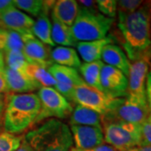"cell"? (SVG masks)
<instances>
[{"label":"cell","instance_id":"obj_7","mask_svg":"<svg viewBox=\"0 0 151 151\" xmlns=\"http://www.w3.org/2000/svg\"><path fill=\"white\" fill-rule=\"evenodd\" d=\"M37 96L41 104V109L35 120V124L48 118L65 119L71 114V104L54 87L42 86L38 90Z\"/></svg>","mask_w":151,"mask_h":151},{"label":"cell","instance_id":"obj_22","mask_svg":"<svg viewBox=\"0 0 151 151\" xmlns=\"http://www.w3.org/2000/svg\"><path fill=\"white\" fill-rule=\"evenodd\" d=\"M51 27V39L54 44L60 45L65 47H75L78 41L74 37L71 27L64 24L52 19Z\"/></svg>","mask_w":151,"mask_h":151},{"label":"cell","instance_id":"obj_27","mask_svg":"<svg viewBox=\"0 0 151 151\" xmlns=\"http://www.w3.org/2000/svg\"><path fill=\"white\" fill-rule=\"evenodd\" d=\"M22 144L19 136L7 132L0 133V151H15Z\"/></svg>","mask_w":151,"mask_h":151},{"label":"cell","instance_id":"obj_14","mask_svg":"<svg viewBox=\"0 0 151 151\" xmlns=\"http://www.w3.org/2000/svg\"><path fill=\"white\" fill-rule=\"evenodd\" d=\"M101 58L103 59V62L106 63V65L117 68L128 77L130 61L127 55L124 53V50L119 45H114L113 43L105 45L103 50Z\"/></svg>","mask_w":151,"mask_h":151},{"label":"cell","instance_id":"obj_29","mask_svg":"<svg viewBox=\"0 0 151 151\" xmlns=\"http://www.w3.org/2000/svg\"><path fill=\"white\" fill-rule=\"evenodd\" d=\"M142 0H120L117 1L118 13L130 14L139 9L143 5Z\"/></svg>","mask_w":151,"mask_h":151},{"label":"cell","instance_id":"obj_10","mask_svg":"<svg viewBox=\"0 0 151 151\" xmlns=\"http://www.w3.org/2000/svg\"><path fill=\"white\" fill-rule=\"evenodd\" d=\"M150 61L146 59L136 60L130 63L128 75V94L146 97V79L150 71Z\"/></svg>","mask_w":151,"mask_h":151},{"label":"cell","instance_id":"obj_30","mask_svg":"<svg viewBox=\"0 0 151 151\" xmlns=\"http://www.w3.org/2000/svg\"><path fill=\"white\" fill-rule=\"evenodd\" d=\"M142 145L151 146V114L141 125Z\"/></svg>","mask_w":151,"mask_h":151},{"label":"cell","instance_id":"obj_38","mask_svg":"<svg viewBox=\"0 0 151 151\" xmlns=\"http://www.w3.org/2000/svg\"><path fill=\"white\" fill-rule=\"evenodd\" d=\"M128 151H151V146L140 145L133 148V149H131Z\"/></svg>","mask_w":151,"mask_h":151},{"label":"cell","instance_id":"obj_1","mask_svg":"<svg viewBox=\"0 0 151 151\" xmlns=\"http://www.w3.org/2000/svg\"><path fill=\"white\" fill-rule=\"evenodd\" d=\"M118 27L124 40L127 56L136 60L151 58V2L130 14L119 13Z\"/></svg>","mask_w":151,"mask_h":151},{"label":"cell","instance_id":"obj_28","mask_svg":"<svg viewBox=\"0 0 151 151\" xmlns=\"http://www.w3.org/2000/svg\"><path fill=\"white\" fill-rule=\"evenodd\" d=\"M97 8L100 14L113 19L116 16L118 11L117 1L115 0H98Z\"/></svg>","mask_w":151,"mask_h":151},{"label":"cell","instance_id":"obj_3","mask_svg":"<svg viewBox=\"0 0 151 151\" xmlns=\"http://www.w3.org/2000/svg\"><path fill=\"white\" fill-rule=\"evenodd\" d=\"M24 141L34 151H71L74 145L69 126L57 119H50L29 131Z\"/></svg>","mask_w":151,"mask_h":151},{"label":"cell","instance_id":"obj_15","mask_svg":"<svg viewBox=\"0 0 151 151\" xmlns=\"http://www.w3.org/2000/svg\"><path fill=\"white\" fill-rule=\"evenodd\" d=\"M51 10L52 19L71 27L78 14L79 4L75 0H59L55 1Z\"/></svg>","mask_w":151,"mask_h":151},{"label":"cell","instance_id":"obj_18","mask_svg":"<svg viewBox=\"0 0 151 151\" xmlns=\"http://www.w3.org/2000/svg\"><path fill=\"white\" fill-rule=\"evenodd\" d=\"M32 36V34L24 35L0 28V51L6 53L15 50H22L25 41Z\"/></svg>","mask_w":151,"mask_h":151},{"label":"cell","instance_id":"obj_24","mask_svg":"<svg viewBox=\"0 0 151 151\" xmlns=\"http://www.w3.org/2000/svg\"><path fill=\"white\" fill-rule=\"evenodd\" d=\"M51 22L47 14H42L37 17L32 28V34L35 37L45 45L55 47V45L51 39Z\"/></svg>","mask_w":151,"mask_h":151},{"label":"cell","instance_id":"obj_9","mask_svg":"<svg viewBox=\"0 0 151 151\" xmlns=\"http://www.w3.org/2000/svg\"><path fill=\"white\" fill-rule=\"evenodd\" d=\"M128 77L121 70L104 64L101 71L103 92L113 97H125L128 95Z\"/></svg>","mask_w":151,"mask_h":151},{"label":"cell","instance_id":"obj_25","mask_svg":"<svg viewBox=\"0 0 151 151\" xmlns=\"http://www.w3.org/2000/svg\"><path fill=\"white\" fill-rule=\"evenodd\" d=\"M26 75L41 86L54 87L57 84V81L49 72L48 69L40 65L29 64L26 69Z\"/></svg>","mask_w":151,"mask_h":151},{"label":"cell","instance_id":"obj_31","mask_svg":"<svg viewBox=\"0 0 151 151\" xmlns=\"http://www.w3.org/2000/svg\"><path fill=\"white\" fill-rule=\"evenodd\" d=\"M54 88L59 92L60 94H61L63 97H65L66 100L70 101V102H74L75 87L57 82V84L54 86Z\"/></svg>","mask_w":151,"mask_h":151},{"label":"cell","instance_id":"obj_32","mask_svg":"<svg viewBox=\"0 0 151 151\" xmlns=\"http://www.w3.org/2000/svg\"><path fill=\"white\" fill-rule=\"evenodd\" d=\"M145 92H146V100L147 103L150 108V112L151 114V69L148 73L147 79H146V86H145Z\"/></svg>","mask_w":151,"mask_h":151},{"label":"cell","instance_id":"obj_8","mask_svg":"<svg viewBox=\"0 0 151 151\" xmlns=\"http://www.w3.org/2000/svg\"><path fill=\"white\" fill-rule=\"evenodd\" d=\"M150 114V112L146 97L128 94L118 108L111 113L103 117L102 119L119 120L136 125H142Z\"/></svg>","mask_w":151,"mask_h":151},{"label":"cell","instance_id":"obj_21","mask_svg":"<svg viewBox=\"0 0 151 151\" xmlns=\"http://www.w3.org/2000/svg\"><path fill=\"white\" fill-rule=\"evenodd\" d=\"M103 65V62L100 60L92 62H85L79 67V71L84 82L99 91H103L101 86V71Z\"/></svg>","mask_w":151,"mask_h":151},{"label":"cell","instance_id":"obj_17","mask_svg":"<svg viewBox=\"0 0 151 151\" xmlns=\"http://www.w3.org/2000/svg\"><path fill=\"white\" fill-rule=\"evenodd\" d=\"M48 70L58 83L73 86L75 88L85 83L75 68L53 64L49 67Z\"/></svg>","mask_w":151,"mask_h":151},{"label":"cell","instance_id":"obj_39","mask_svg":"<svg viewBox=\"0 0 151 151\" xmlns=\"http://www.w3.org/2000/svg\"><path fill=\"white\" fill-rule=\"evenodd\" d=\"M4 106H5V101H4V96L3 94V95H0V116L1 117H2L3 112H4Z\"/></svg>","mask_w":151,"mask_h":151},{"label":"cell","instance_id":"obj_36","mask_svg":"<svg viewBox=\"0 0 151 151\" xmlns=\"http://www.w3.org/2000/svg\"><path fill=\"white\" fill-rule=\"evenodd\" d=\"M88 151H116L114 149H113L112 146L108 145H101L97 146L96 148L92 149L91 150Z\"/></svg>","mask_w":151,"mask_h":151},{"label":"cell","instance_id":"obj_26","mask_svg":"<svg viewBox=\"0 0 151 151\" xmlns=\"http://www.w3.org/2000/svg\"><path fill=\"white\" fill-rule=\"evenodd\" d=\"M5 62L7 67L11 70L26 74V69L29 64L22 50H11L5 53Z\"/></svg>","mask_w":151,"mask_h":151},{"label":"cell","instance_id":"obj_19","mask_svg":"<svg viewBox=\"0 0 151 151\" xmlns=\"http://www.w3.org/2000/svg\"><path fill=\"white\" fill-rule=\"evenodd\" d=\"M71 125L102 128V116L89 108L76 105L70 115V126Z\"/></svg>","mask_w":151,"mask_h":151},{"label":"cell","instance_id":"obj_40","mask_svg":"<svg viewBox=\"0 0 151 151\" xmlns=\"http://www.w3.org/2000/svg\"><path fill=\"white\" fill-rule=\"evenodd\" d=\"M4 68H5V65H4V57H1V58H0V74H3V73H4Z\"/></svg>","mask_w":151,"mask_h":151},{"label":"cell","instance_id":"obj_12","mask_svg":"<svg viewBox=\"0 0 151 151\" xmlns=\"http://www.w3.org/2000/svg\"><path fill=\"white\" fill-rule=\"evenodd\" d=\"M48 47V45H45L35 36H32L25 41L22 51L29 64L40 65L48 69L53 65V61L50 57Z\"/></svg>","mask_w":151,"mask_h":151},{"label":"cell","instance_id":"obj_13","mask_svg":"<svg viewBox=\"0 0 151 151\" xmlns=\"http://www.w3.org/2000/svg\"><path fill=\"white\" fill-rule=\"evenodd\" d=\"M4 75L8 85L9 92H16L19 94L32 93L33 91L39 90L42 87L26 74L11 70L7 66L4 68Z\"/></svg>","mask_w":151,"mask_h":151},{"label":"cell","instance_id":"obj_2","mask_svg":"<svg viewBox=\"0 0 151 151\" xmlns=\"http://www.w3.org/2000/svg\"><path fill=\"white\" fill-rule=\"evenodd\" d=\"M40 109L41 104L35 93L9 96L4 115L5 132L14 135L24 132L35 124Z\"/></svg>","mask_w":151,"mask_h":151},{"label":"cell","instance_id":"obj_37","mask_svg":"<svg viewBox=\"0 0 151 151\" xmlns=\"http://www.w3.org/2000/svg\"><path fill=\"white\" fill-rule=\"evenodd\" d=\"M15 151H34L33 149L30 146L28 145L25 141H23L21 144V145L19 146V148Z\"/></svg>","mask_w":151,"mask_h":151},{"label":"cell","instance_id":"obj_41","mask_svg":"<svg viewBox=\"0 0 151 151\" xmlns=\"http://www.w3.org/2000/svg\"><path fill=\"white\" fill-rule=\"evenodd\" d=\"M1 57H4V53L0 51V58H1Z\"/></svg>","mask_w":151,"mask_h":151},{"label":"cell","instance_id":"obj_5","mask_svg":"<svg viewBox=\"0 0 151 151\" xmlns=\"http://www.w3.org/2000/svg\"><path fill=\"white\" fill-rule=\"evenodd\" d=\"M104 142L116 151H128L142 145L141 125L119 120L102 119Z\"/></svg>","mask_w":151,"mask_h":151},{"label":"cell","instance_id":"obj_16","mask_svg":"<svg viewBox=\"0 0 151 151\" xmlns=\"http://www.w3.org/2000/svg\"><path fill=\"white\" fill-rule=\"evenodd\" d=\"M113 41L112 36H107L97 40L78 42L76 45V51L85 62L100 60L103 48L108 44L113 43Z\"/></svg>","mask_w":151,"mask_h":151},{"label":"cell","instance_id":"obj_11","mask_svg":"<svg viewBox=\"0 0 151 151\" xmlns=\"http://www.w3.org/2000/svg\"><path fill=\"white\" fill-rule=\"evenodd\" d=\"M0 23L4 29L28 35L32 34L35 20L29 15L14 7L0 14Z\"/></svg>","mask_w":151,"mask_h":151},{"label":"cell","instance_id":"obj_34","mask_svg":"<svg viewBox=\"0 0 151 151\" xmlns=\"http://www.w3.org/2000/svg\"><path fill=\"white\" fill-rule=\"evenodd\" d=\"M8 92H9V88H8L4 75V73L0 74V95H3L4 93Z\"/></svg>","mask_w":151,"mask_h":151},{"label":"cell","instance_id":"obj_35","mask_svg":"<svg viewBox=\"0 0 151 151\" xmlns=\"http://www.w3.org/2000/svg\"><path fill=\"white\" fill-rule=\"evenodd\" d=\"M80 4L79 5L86 8V9H96L97 7V1H80L79 2Z\"/></svg>","mask_w":151,"mask_h":151},{"label":"cell","instance_id":"obj_42","mask_svg":"<svg viewBox=\"0 0 151 151\" xmlns=\"http://www.w3.org/2000/svg\"><path fill=\"white\" fill-rule=\"evenodd\" d=\"M0 119H1V116H0Z\"/></svg>","mask_w":151,"mask_h":151},{"label":"cell","instance_id":"obj_6","mask_svg":"<svg viewBox=\"0 0 151 151\" xmlns=\"http://www.w3.org/2000/svg\"><path fill=\"white\" fill-rule=\"evenodd\" d=\"M124 99V97H111L86 83L75 88L74 103L96 112L102 118L113 112L123 103Z\"/></svg>","mask_w":151,"mask_h":151},{"label":"cell","instance_id":"obj_23","mask_svg":"<svg viewBox=\"0 0 151 151\" xmlns=\"http://www.w3.org/2000/svg\"><path fill=\"white\" fill-rule=\"evenodd\" d=\"M55 1L42 0H14V5L18 9L26 12L30 15L39 17L42 14H47L52 9Z\"/></svg>","mask_w":151,"mask_h":151},{"label":"cell","instance_id":"obj_20","mask_svg":"<svg viewBox=\"0 0 151 151\" xmlns=\"http://www.w3.org/2000/svg\"><path fill=\"white\" fill-rule=\"evenodd\" d=\"M50 60L56 65L68 66L75 69L79 68L81 65L79 55L72 47H55L50 52Z\"/></svg>","mask_w":151,"mask_h":151},{"label":"cell","instance_id":"obj_33","mask_svg":"<svg viewBox=\"0 0 151 151\" xmlns=\"http://www.w3.org/2000/svg\"><path fill=\"white\" fill-rule=\"evenodd\" d=\"M14 1L11 0H0V14L9 10L11 8H14Z\"/></svg>","mask_w":151,"mask_h":151},{"label":"cell","instance_id":"obj_4","mask_svg":"<svg viewBox=\"0 0 151 151\" xmlns=\"http://www.w3.org/2000/svg\"><path fill=\"white\" fill-rule=\"evenodd\" d=\"M114 19L104 16L96 9L79 5L75 22L71 26L74 37L78 42L92 41L107 37Z\"/></svg>","mask_w":151,"mask_h":151}]
</instances>
